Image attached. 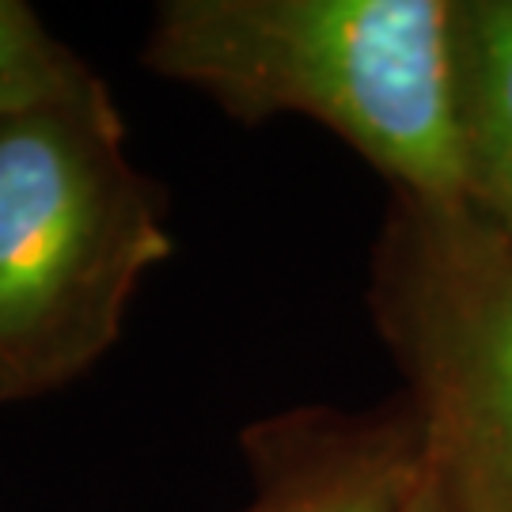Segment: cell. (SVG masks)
<instances>
[{"mask_svg": "<svg viewBox=\"0 0 512 512\" xmlns=\"http://www.w3.org/2000/svg\"><path fill=\"white\" fill-rule=\"evenodd\" d=\"M456 0H164L141 61L239 122L311 118L395 194L467 202Z\"/></svg>", "mask_w": 512, "mask_h": 512, "instance_id": "6da1fadb", "label": "cell"}, {"mask_svg": "<svg viewBox=\"0 0 512 512\" xmlns=\"http://www.w3.org/2000/svg\"><path fill=\"white\" fill-rule=\"evenodd\" d=\"M164 205L126 122L38 114L0 126V403L73 384L107 353L148 270Z\"/></svg>", "mask_w": 512, "mask_h": 512, "instance_id": "7a4b0ae2", "label": "cell"}, {"mask_svg": "<svg viewBox=\"0 0 512 512\" xmlns=\"http://www.w3.org/2000/svg\"><path fill=\"white\" fill-rule=\"evenodd\" d=\"M368 300L429 490L448 512H512V239L475 205L395 194Z\"/></svg>", "mask_w": 512, "mask_h": 512, "instance_id": "3957f363", "label": "cell"}, {"mask_svg": "<svg viewBox=\"0 0 512 512\" xmlns=\"http://www.w3.org/2000/svg\"><path fill=\"white\" fill-rule=\"evenodd\" d=\"M255 497L239 512H410L425 459L410 410H296L243 433Z\"/></svg>", "mask_w": 512, "mask_h": 512, "instance_id": "277c9868", "label": "cell"}, {"mask_svg": "<svg viewBox=\"0 0 512 512\" xmlns=\"http://www.w3.org/2000/svg\"><path fill=\"white\" fill-rule=\"evenodd\" d=\"M452 46L467 205L512 239V0H456Z\"/></svg>", "mask_w": 512, "mask_h": 512, "instance_id": "5b68a950", "label": "cell"}, {"mask_svg": "<svg viewBox=\"0 0 512 512\" xmlns=\"http://www.w3.org/2000/svg\"><path fill=\"white\" fill-rule=\"evenodd\" d=\"M38 114L118 118L107 84L19 0H0V126Z\"/></svg>", "mask_w": 512, "mask_h": 512, "instance_id": "8992f818", "label": "cell"}, {"mask_svg": "<svg viewBox=\"0 0 512 512\" xmlns=\"http://www.w3.org/2000/svg\"><path fill=\"white\" fill-rule=\"evenodd\" d=\"M410 512H448V509L440 505V497L433 494V490H429V482H425V486H421V494H418V501L410 505Z\"/></svg>", "mask_w": 512, "mask_h": 512, "instance_id": "52a82bcc", "label": "cell"}]
</instances>
